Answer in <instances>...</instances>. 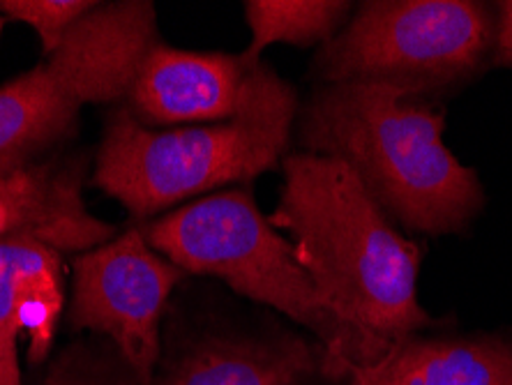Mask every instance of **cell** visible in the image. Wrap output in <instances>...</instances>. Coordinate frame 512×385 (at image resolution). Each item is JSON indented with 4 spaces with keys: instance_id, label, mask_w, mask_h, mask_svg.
<instances>
[{
    "instance_id": "2",
    "label": "cell",
    "mask_w": 512,
    "mask_h": 385,
    "mask_svg": "<svg viewBox=\"0 0 512 385\" xmlns=\"http://www.w3.org/2000/svg\"><path fill=\"white\" fill-rule=\"evenodd\" d=\"M293 132L300 153L349 166L409 238L459 236L487 206L478 171L446 146L443 104L379 83H316Z\"/></svg>"
},
{
    "instance_id": "8",
    "label": "cell",
    "mask_w": 512,
    "mask_h": 385,
    "mask_svg": "<svg viewBox=\"0 0 512 385\" xmlns=\"http://www.w3.org/2000/svg\"><path fill=\"white\" fill-rule=\"evenodd\" d=\"M259 63L243 54L187 51L157 42L141 60L125 109L153 130L231 120L243 109Z\"/></svg>"
},
{
    "instance_id": "16",
    "label": "cell",
    "mask_w": 512,
    "mask_h": 385,
    "mask_svg": "<svg viewBox=\"0 0 512 385\" xmlns=\"http://www.w3.org/2000/svg\"><path fill=\"white\" fill-rule=\"evenodd\" d=\"M496 7V42L492 67L512 70V0H499Z\"/></svg>"
},
{
    "instance_id": "7",
    "label": "cell",
    "mask_w": 512,
    "mask_h": 385,
    "mask_svg": "<svg viewBox=\"0 0 512 385\" xmlns=\"http://www.w3.org/2000/svg\"><path fill=\"white\" fill-rule=\"evenodd\" d=\"M185 277L148 245L143 229L125 231L74 256L67 321L74 330L109 337L139 385H155L164 309Z\"/></svg>"
},
{
    "instance_id": "1",
    "label": "cell",
    "mask_w": 512,
    "mask_h": 385,
    "mask_svg": "<svg viewBox=\"0 0 512 385\" xmlns=\"http://www.w3.org/2000/svg\"><path fill=\"white\" fill-rule=\"evenodd\" d=\"M282 173L268 222L289 236L323 305L349 337V369L374 367L402 339L441 328L418 300L425 245L388 220L349 166L296 150L284 157Z\"/></svg>"
},
{
    "instance_id": "6",
    "label": "cell",
    "mask_w": 512,
    "mask_h": 385,
    "mask_svg": "<svg viewBox=\"0 0 512 385\" xmlns=\"http://www.w3.org/2000/svg\"><path fill=\"white\" fill-rule=\"evenodd\" d=\"M496 7L478 0H365L314 58L316 83H379L446 104L492 70Z\"/></svg>"
},
{
    "instance_id": "5",
    "label": "cell",
    "mask_w": 512,
    "mask_h": 385,
    "mask_svg": "<svg viewBox=\"0 0 512 385\" xmlns=\"http://www.w3.org/2000/svg\"><path fill=\"white\" fill-rule=\"evenodd\" d=\"M148 245L187 275L222 279L231 291L305 328L328 353V374L344 381L351 342L300 266L289 238L261 213L250 187L201 196L141 226Z\"/></svg>"
},
{
    "instance_id": "9",
    "label": "cell",
    "mask_w": 512,
    "mask_h": 385,
    "mask_svg": "<svg viewBox=\"0 0 512 385\" xmlns=\"http://www.w3.org/2000/svg\"><path fill=\"white\" fill-rule=\"evenodd\" d=\"M319 379H330L328 353L314 337L206 328L178 339L157 367L155 385H316Z\"/></svg>"
},
{
    "instance_id": "12",
    "label": "cell",
    "mask_w": 512,
    "mask_h": 385,
    "mask_svg": "<svg viewBox=\"0 0 512 385\" xmlns=\"http://www.w3.org/2000/svg\"><path fill=\"white\" fill-rule=\"evenodd\" d=\"M346 385H512V335H411Z\"/></svg>"
},
{
    "instance_id": "11",
    "label": "cell",
    "mask_w": 512,
    "mask_h": 385,
    "mask_svg": "<svg viewBox=\"0 0 512 385\" xmlns=\"http://www.w3.org/2000/svg\"><path fill=\"white\" fill-rule=\"evenodd\" d=\"M81 164L47 160L0 180V240L30 233L60 252H86L116 236L95 217L81 194Z\"/></svg>"
},
{
    "instance_id": "4",
    "label": "cell",
    "mask_w": 512,
    "mask_h": 385,
    "mask_svg": "<svg viewBox=\"0 0 512 385\" xmlns=\"http://www.w3.org/2000/svg\"><path fill=\"white\" fill-rule=\"evenodd\" d=\"M150 0L95 3L54 54L0 86V180L49 160L77 134L88 104L127 100L155 44Z\"/></svg>"
},
{
    "instance_id": "10",
    "label": "cell",
    "mask_w": 512,
    "mask_h": 385,
    "mask_svg": "<svg viewBox=\"0 0 512 385\" xmlns=\"http://www.w3.org/2000/svg\"><path fill=\"white\" fill-rule=\"evenodd\" d=\"M63 305V252L30 233L0 240V385H24L17 353L24 332L33 365L49 356Z\"/></svg>"
},
{
    "instance_id": "3",
    "label": "cell",
    "mask_w": 512,
    "mask_h": 385,
    "mask_svg": "<svg viewBox=\"0 0 512 385\" xmlns=\"http://www.w3.org/2000/svg\"><path fill=\"white\" fill-rule=\"evenodd\" d=\"M298 107L296 88L263 60L231 120L153 130L123 107L104 127L93 185L137 220L247 185L291 153Z\"/></svg>"
},
{
    "instance_id": "13",
    "label": "cell",
    "mask_w": 512,
    "mask_h": 385,
    "mask_svg": "<svg viewBox=\"0 0 512 385\" xmlns=\"http://www.w3.org/2000/svg\"><path fill=\"white\" fill-rule=\"evenodd\" d=\"M245 19L252 40L243 58L259 63L273 44L323 47L351 19L356 5L346 0H247Z\"/></svg>"
},
{
    "instance_id": "14",
    "label": "cell",
    "mask_w": 512,
    "mask_h": 385,
    "mask_svg": "<svg viewBox=\"0 0 512 385\" xmlns=\"http://www.w3.org/2000/svg\"><path fill=\"white\" fill-rule=\"evenodd\" d=\"M93 7V0H0V14L40 35L44 56L54 54L70 28Z\"/></svg>"
},
{
    "instance_id": "15",
    "label": "cell",
    "mask_w": 512,
    "mask_h": 385,
    "mask_svg": "<svg viewBox=\"0 0 512 385\" xmlns=\"http://www.w3.org/2000/svg\"><path fill=\"white\" fill-rule=\"evenodd\" d=\"M44 385H139V381L130 376V379H116V376L104 374L102 367H97L90 358L79 356L77 351H65L60 360L51 367V372Z\"/></svg>"
}]
</instances>
